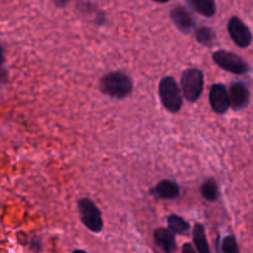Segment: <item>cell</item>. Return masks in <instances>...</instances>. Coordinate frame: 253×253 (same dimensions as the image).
Here are the masks:
<instances>
[{"label": "cell", "mask_w": 253, "mask_h": 253, "mask_svg": "<svg viewBox=\"0 0 253 253\" xmlns=\"http://www.w3.org/2000/svg\"><path fill=\"white\" fill-rule=\"evenodd\" d=\"M99 88L101 93L109 98L126 99L131 95L133 90V81L130 74L123 71H113L104 74L99 82Z\"/></svg>", "instance_id": "cell-1"}, {"label": "cell", "mask_w": 253, "mask_h": 253, "mask_svg": "<svg viewBox=\"0 0 253 253\" xmlns=\"http://www.w3.org/2000/svg\"><path fill=\"white\" fill-rule=\"evenodd\" d=\"M158 96L163 108L170 114L179 113L183 106V96L180 84L172 76L163 77L158 84Z\"/></svg>", "instance_id": "cell-2"}, {"label": "cell", "mask_w": 253, "mask_h": 253, "mask_svg": "<svg viewBox=\"0 0 253 253\" xmlns=\"http://www.w3.org/2000/svg\"><path fill=\"white\" fill-rule=\"evenodd\" d=\"M79 219L82 224L94 234H99L104 229V219L98 205L89 198H82L77 202Z\"/></svg>", "instance_id": "cell-3"}, {"label": "cell", "mask_w": 253, "mask_h": 253, "mask_svg": "<svg viewBox=\"0 0 253 253\" xmlns=\"http://www.w3.org/2000/svg\"><path fill=\"white\" fill-rule=\"evenodd\" d=\"M183 96L189 103H197L204 91V73L199 68H187L180 77Z\"/></svg>", "instance_id": "cell-4"}, {"label": "cell", "mask_w": 253, "mask_h": 253, "mask_svg": "<svg viewBox=\"0 0 253 253\" xmlns=\"http://www.w3.org/2000/svg\"><path fill=\"white\" fill-rule=\"evenodd\" d=\"M212 61L224 71L232 74H246L250 71V66L240 54L234 52L226 51V49H217L212 53Z\"/></svg>", "instance_id": "cell-5"}, {"label": "cell", "mask_w": 253, "mask_h": 253, "mask_svg": "<svg viewBox=\"0 0 253 253\" xmlns=\"http://www.w3.org/2000/svg\"><path fill=\"white\" fill-rule=\"evenodd\" d=\"M227 31L230 37L240 48H246L252 43V32L250 27L240 17L232 16L227 22Z\"/></svg>", "instance_id": "cell-6"}, {"label": "cell", "mask_w": 253, "mask_h": 253, "mask_svg": "<svg viewBox=\"0 0 253 253\" xmlns=\"http://www.w3.org/2000/svg\"><path fill=\"white\" fill-rule=\"evenodd\" d=\"M209 103L212 111L217 115H224L231 109L229 88L222 83L212 84L209 91Z\"/></svg>", "instance_id": "cell-7"}, {"label": "cell", "mask_w": 253, "mask_h": 253, "mask_svg": "<svg viewBox=\"0 0 253 253\" xmlns=\"http://www.w3.org/2000/svg\"><path fill=\"white\" fill-rule=\"evenodd\" d=\"M169 16L173 25H174L178 31H180L184 35L194 32L195 27H197V22H195L192 11L188 7L177 5V6H174L170 10Z\"/></svg>", "instance_id": "cell-8"}, {"label": "cell", "mask_w": 253, "mask_h": 253, "mask_svg": "<svg viewBox=\"0 0 253 253\" xmlns=\"http://www.w3.org/2000/svg\"><path fill=\"white\" fill-rule=\"evenodd\" d=\"M229 95H230V106L232 110L241 111L249 106L250 100H251V93L244 82H234L229 86Z\"/></svg>", "instance_id": "cell-9"}, {"label": "cell", "mask_w": 253, "mask_h": 253, "mask_svg": "<svg viewBox=\"0 0 253 253\" xmlns=\"http://www.w3.org/2000/svg\"><path fill=\"white\" fill-rule=\"evenodd\" d=\"M151 195L161 200H174L179 197L180 187L170 179H163L158 182L152 189L150 190Z\"/></svg>", "instance_id": "cell-10"}, {"label": "cell", "mask_w": 253, "mask_h": 253, "mask_svg": "<svg viewBox=\"0 0 253 253\" xmlns=\"http://www.w3.org/2000/svg\"><path fill=\"white\" fill-rule=\"evenodd\" d=\"M153 240L156 245L165 253H174L177 251L175 234L168 227H158L153 232Z\"/></svg>", "instance_id": "cell-11"}, {"label": "cell", "mask_w": 253, "mask_h": 253, "mask_svg": "<svg viewBox=\"0 0 253 253\" xmlns=\"http://www.w3.org/2000/svg\"><path fill=\"white\" fill-rule=\"evenodd\" d=\"M188 5L193 11L208 19H211L216 14L215 0H188Z\"/></svg>", "instance_id": "cell-12"}, {"label": "cell", "mask_w": 253, "mask_h": 253, "mask_svg": "<svg viewBox=\"0 0 253 253\" xmlns=\"http://www.w3.org/2000/svg\"><path fill=\"white\" fill-rule=\"evenodd\" d=\"M193 241H194V246L198 253H211L205 227L200 222H197L193 229Z\"/></svg>", "instance_id": "cell-13"}, {"label": "cell", "mask_w": 253, "mask_h": 253, "mask_svg": "<svg viewBox=\"0 0 253 253\" xmlns=\"http://www.w3.org/2000/svg\"><path fill=\"white\" fill-rule=\"evenodd\" d=\"M200 194L207 202L215 203L220 199V187L214 178H207L200 185Z\"/></svg>", "instance_id": "cell-14"}, {"label": "cell", "mask_w": 253, "mask_h": 253, "mask_svg": "<svg viewBox=\"0 0 253 253\" xmlns=\"http://www.w3.org/2000/svg\"><path fill=\"white\" fill-rule=\"evenodd\" d=\"M194 39L204 47H212L216 41V32L209 26H199L194 30Z\"/></svg>", "instance_id": "cell-15"}, {"label": "cell", "mask_w": 253, "mask_h": 253, "mask_svg": "<svg viewBox=\"0 0 253 253\" xmlns=\"http://www.w3.org/2000/svg\"><path fill=\"white\" fill-rule=\"evenodd\" d=\"M168 229L172 230L175 235L185 236L190 231V225L187 220L183 219L179 215L172 214L167 217Z\"/></svg>", "instance_id": "cell-16"}, {"label": "cell", "mask_w": 253, "mask_h": 253, "mask_svg": "<svg viewBox=\"0 0 253 253\" xmlns=\"http://www.w3.org/2000/svg\"><path fill=\"white\" fill-rule=\"evenodd\" d=\"M221 253H240L239 242L234 235H227L222 239Z\"/></svg>", "instance_id": "cell-17"}, {"label": "cell", "mask_w": 253, "mask_h": 253, "mask_svg": "<svg viewBox=\"0 0 253 253\" xmlns=\"http://www.w3.org/2000/svg\"><path fill=\"white\" fill-rule=\"evenodd\" d=\"M30 249H31L32 251H35V252H40V251H41V250H42L41 240L37 239V237L32 239L31 241H30Z\"/></svg>", "instance_id": "cell-18"}, {"label": "cell", "mask_w": 253, "mask_h": 253, "mask_svg": "<svg viewBox=\"0 0 253 253\" xmlns=\"http://www.w3.org/2000/svg\"><path fill=\"white\" fill-rule=\"evenodd\" d=\"M182 253H198V251L192 244H185L182 249Z\"/></svg>", "instance_id": "cell-19"}, {"label": "cell", "mask_w": 253, "mask_h": 253, "mask_svg": "<svg viewBox=\"0 0 253 253\" xmlns=\"http://www.w3.org/2000/svg\"><path fill=\"white\" fill-rule=\"evenodd\" d=\"M69 1H71V0H53V2H54V5H56L57 7H66L67 5L69 4Z\"/></svg>", "instance_id": "cell-20"}, {"label": "cell", "mask_w": 253, "mask_h": 253, "mask_svg": "<svg viewBox=\"0 0 253 253\" xmlns=\"http://www.w3.org/2000/svg\"><path fill=\"white\" fill-rule=\"evenodd\" d=\"M5 62V53H4V48H2V46L0 44V67L4 64Z\"/></svg>", "instance_id": "cell-21"}, {"label": "cell", "mask_w": 253, "mask_h": 253, "mask_svg": "<svg viewBox=\"0 0 253 253\" xmlns=\"http://www.w3.org/2000/svg\"><path fill=\"white\" fill-rule=\"evenodd\" d=\"M155 2H158V4H166V2L170 1V0H153Z\"/></svg>", "instance_id": "cell-22"}, {"label": "cell", "mask_w": 253, "mask_h": 253, "mask_svg": "<svg viewBox=\"0 0 253 253\" xmlns=\"http://www.w3.org/2000/svg\"><path fill=\"white\" fill-rule=\"evenodd\" d=\"M73 253H89V252H86V251H83V250H74Z\"/></svg>", "instance_id": "cell-23"}, {"label": "cell", "mask_w": 253, "mask_h": 253, "mask_svg": "<svg viewBox=\"0 0 253 253\" xmlns=\"http://www.w3.org/2000/svg\"><path fill=\"white\" fill-rule=\"evenodd\" d=\"M252 224H253V219H252Z\"/></svg>", "instance_id": "cell-24"}]
</instances>
